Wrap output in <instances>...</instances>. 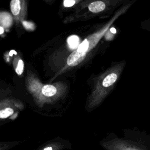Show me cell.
Returning a JSON list of instances; mask_svg holds the SVG:
<instances>
[{
  "instance_id": "6",
  "label": "cell",
  "mask_w": 150,
  "mask_h": 150,
  "mask_svg": "<svg viewBox=\"0 0 150 150\" xmlns=\"http://www.w3.org/2000/svg\"><path fill=\"white\" fill-rule=\"evenodd\" d=\"M11 10L12 14L15 16L19 13L21 9V4L19 0H12L10 3Z\"/></svg>"
},
{
  "instance_id": "10",
  "label": "cell",
  "mask_w": 150,
  "mask_h": 150,
  "mask_svg": "<svg viewBox=\"0 0 150 150\" xmlns=\"http://www.w3.org/2000/svg\"><path fill=\"white\" fill-rule=\"evenodd\" d=\"M24 64L22 60H19L18 62V65L16 68V72L18 75H21L22 74L23 71Z\"/></svg>"
},
{
  "instance_id": "12",
  "label": "cell",
  "mask_w": 150,
  "mask_h": 150,
  "mask_svg": "<svg viewBox=\"0 0 150 150\" xmlns=\"http://www.w3.org/2000/svg\"><path fill=\"white\" fill-rule=\"evenodd\" d=\"M60 148L59 145H48L45 148H43L42 150H57Z\"/></svg>"
},
{
  "instance_id": "11",
  "label": "cell",
  "mask_w": 150,
  "mask_h": 150,
  "mask_svg": "<svg viewBox=\"0 0 150 150\" xmlns=\"http://www.w3.org/2000/svg\"><path fill=\"white\" fill-rule=\"evenodd\" d=\"M23 23V25L25 26V28L26 29H30V30H33L35 28V26H34V24L31 23V22H27V21H23L22 22Z\"/></svg>"
},
{
  "instance_id": "15",
  "label": "cell",
  "mask_w": 150,
  "mask_h": 150,
  "mask_svg": "<svg viewBox=\"0 0 150 150\" xmlns=\"http://www.w3.org/2000/svg\"><path fill=\"white\" fill-rule=\"evenodd\" d=\"M4 33V28L2 27H0V35Z\"/></svg>"
},
{
  "instance_id": "7",
  "label": "cell",
  "mask_w": 150,
  "mask_h": 150,
  "mask_svg": "<svg viewBox=\"0 0 150 150\" xmlns=\"http://www.w3.org/2000/svg\"><path fill=\"white\" fill-rule=\"evenodd\" d=\"M79 37L76 35L70 36L67 39V43L70 49L76 48L79 46Z\"/></svg>"
},
{
  "instance_id": "4",
  "label": "cell",
  "mask_w": 150,
  "mask_h": 150,
  "mask_svg": "<svg viewBox=\"0 0 150 150\" xmlns=\"http://www.w3.org/2000/svg\"><path fill=\"white\" fill-rule=\"evenodd\" d=\"M57 92V89L52 85H45L42 89V93L47 97H50L54 95Z\"/></svg>"
},
{
  "instance_id": "5",
  "label": "cell",
  "mask_w": 150,
  "mask_h": 150,
  "mask_svg": "<svg viewBox=\"0 0 150 150\" xmlns=\"http://www.w3.org/2000/svg\"><path fill=\"white\" fill-rule=\"evenodd\" d=\"M117 76L115 73H111L107 75L103 81V86L104 87H109L112 85L117 80Z\"/></svg>"
},
{
  "instance_id": "2",
  "label": "cell",
  "mask_w": 150,
  "mask_h": 150,
  "mask_svg": "<svg viewBox=\"0 0 150 150\" xmlns=\"http://www.w3.org/2000/svg\"><path fill=\"white\" fill-rule=\"evenodd\" d=\"M86 53L80 52L77 50L73 52L67 59V63L69 66H74L80 63L85 57Z\"/></svg>"
},
{
  "instance_id": "3",
  "label": "cell",
  "mask_w": 150,
  "mask_h": 150,
  "mask_svg": "<svg viewBox=\"0 0 150 150\" xmlns=\"http://www.w3.org/2000/svg\"><path fill=\"white\" fill-rule=\"evenodd\" d=\"M105 8V4L102 1H96L90 4L88 6V9L94 13H97L103 11Z\"/></svg>"
},
{
  "instance_id": "16",
  "label": "cell",
  "mask_w": 150,
  "mask_h": 150,
  "mask_svg": "<svg viewBox=\"0 0 150 150\" xmlns=\"http://www.w3.org/2000/svg\"><path fill=\"white\" fill-rule=\"evenodd\" d=\"M4 149V147H2L1 145H0V150H2Z\"/></svg>"
},
{
  "instance_id": "1",
  "label": "cell",
  "mask_w": 150,
  "mask_h": 150,
  "mask_svg": "<svg viewBox=\"0 0 150 150\" xmlns=\"http://www.w3.org/2000/svg\"><path fill=\"white\" fill-rule=\"evenodd\" d=\"M108 150H146L139 145L124 141H117L103 145Z\"/></svg>"
},
{
  "instance_id": "14",
  "label": "cell",
  "mask_w": 150,
  "mask_h": 150,
  "mask_svg": "<svg viewBox=\"0 0 150 150\" xmlns=\"http://www.w3.org/2000/svg\"><path fill=\"white\" fill-rule=\"evenodd\" d=\"M110 31L111 32V33H115L116 32V30H115V28H111Z\"/></svg>"
},
{
  "instance_id": "9",
  "label": "cell",
  "mask_w": 150,
  "mask_h": 150,
  "mask_svg": "<svg viewBox=\"0 0 150 150\" xmlns=\"http://www.w3.org/2000/svg\"><path fill=\"white\" fill-rule=\"evenodd\" d=\"M88 47V42L87 39H84V41L78 46L77 51L80 52L86 53Z\"/></svg>"
},
{
  "instance_id": "8",
  "label": "cell",
  "mask_w": 150,
  "mask_h": 150,
  "mask_svg": "<svg viewBox=\"0 0 150 150\" xmlns=\"http://www.w3.org/2000/svg\"><path fill=\"white\" fill-rule=\"evenodd\" d=\"M13 113V110L11 108H6L0 111V118H6Z\"/></svg>"
},
{
  "instance_id": "13",
  "label": "cell",
  "mask_w": 150,
  "mask_h": 150,
  "mask_svg": "<svg viewBox=\"0 0 150 150\" xmlns=\"http://www.w3.org/2000/svg\"><path fill=\"white\" fill-rule=\"evenodd\" d=\"M75 1L73 0H65L63 2V5L66 7H70L74 5Z\"/></svg>"
}]
</instances>
